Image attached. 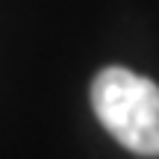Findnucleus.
Wrapping results in <instances>:
<instances>
[{
	"mask_svg": "<svg viewBox=\"0 0 159 159\" xmlns=\"http://www.w3.org/2000/svg\"><path fill=\"white\" fill-rule=\"evenodd\" d=\"M103 130L136 156H159V85L130 68H103L91 83Z\"/></svg>",
	"mask_w": 159,
	"mask_h": 159,
	"instance_id": "1",
	"label": "nucleus"
}]
</instances>
